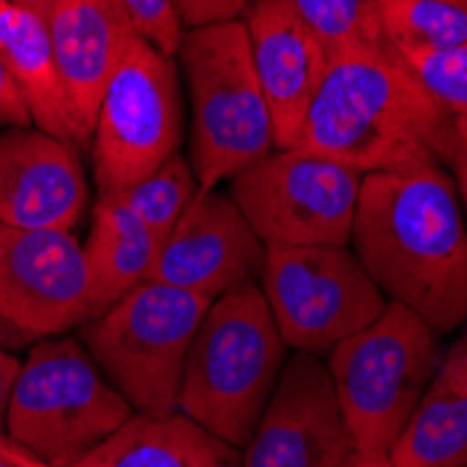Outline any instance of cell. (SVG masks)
<instances>
[{"label": "cell", "mask_w": 467, "mask_h": 467, "mask_svg": "<svg viewBox=\"0 0 467 467\" xmlns=\"http://www.w3.org/2000/svg\"><path fill=\"white\" fill-rule=\"evenodd\" d=\"M350 244L389 303L440 333L467 322V224L442 165L364 174Z\"/></svg>", "instance_id": "6da1fadb"}, {"label": "cell", "mask_w": 467, "mask_h": 467, "mask_svg": "<svg viewBox=\"0 0 467 467\" xmlns=\"http://www.w3.org/2000/svg\"><path fill=\"white\" fill-rule=\"evenodd\" d=\"M291 149L338 160L361 174L451 168L456 118L380 39L330 54Z\"/></svg>", "instance_id": "7a4b0ae2"}, {"label": "cell", "mask_w": 467, "mask_h": 467, "mask_svg": "<svg viewBox=\"0 0 467 467\" xmlns=\"http://www.w3.org/2000/svg\"><path fill=\"white\" fill-rule=\"evenodd\" d=\"M285 342L258 283L210 303L188 350L180 411L244 448L277 387Z\"/></svg>", "instance_id": "3957f363"}, {"label": "cell", "mask_w": 467, "mask_h": 467, "mask_svg": "<svg viewBox=\"0 0 467 467\" xmlns=\"http://www.w3.org/2000/svg\"><path fill=\"white\" fill-rule=\"evenodd\" d=\"M177 59L191 107L188 160L199 188L213 191L277 149L272 115L241 20L188 28Z\"/></svg>", "instance_id": "277c9868"}, {"label": "cell", "mask_w": 467, "mask_h": 467, "mask_svg": "<svg viewBox=\"0 0 467 467\" xmlns=\"http://www.w3.org/2000/svg\"><path fill=\"white\" fill-rule=\"evenodd\" d=\"M442 333L400 303L327 353L356 453H389L442 361Z\"/></svg>", "instance_id": "5b68a950"}, {"label": "cell", "mask_w": 467, "mask_h": 467, "mask_svg": "<svg viewBox=\"0 0 467 467\" xmlns=\"http://www.w3.org/2000/svg\"><path fill=\"white\" fill-rule=\"evenodd\" d=\"M135 414L81 342L46 336L28 348L6 409V437L48 467H70Z\"/></svg>", "instance_id": "8992f818"}, {"label": "cell", "mask_w": 467, "mask_h": 467, "mask_svg": "<svg viewBox=\"0 0 467 467\" xmlns=\"http://www.w3.org/2000/svg\"><path fill=\"white\" fill-rule=\"evenodd\" d=\"M207 296L146 280L81 325V345L138 414L180 411V387Z\"/></svg>", "instance_id": "52a82bcc"}, {"label": "cell", "mask_w": 467, "mask_h": 467, "mask_svg": "<svg viewBox=\"0 0 467 467\" xmlns=\"http://www.w3.org/2000/svg\"><path fill=\"white\" fill-rule=\"evenodd\" d=\"M185 101L177 57L157 51L138 31L101 93L90 132L93 182L99 193H123L180 154Z\"/></svg>", "instance_id": "ba28073f"}, {"label": "cell", "mask_w": 467, "mask_h": 467, "mask_svg": "<svg viewBox=\"0 0 467 467\" xmlns=\"http://www.w3.org/2000/svg\"><path fill=\"white\" fill-rule=\"evenodd\" d=\"M258 280L285 348L317 358L389 306L348 246H266Z\"/></svg>", "instance_id": "9c48e42d"}, {"label": "cell", "mask_w": 467, "mask_h": 467, "mask_svg": "<svg viewBox=\"0 0 467 467\" xmlns=\"http://www.w3.org/2000/svg\"><path fill=\"white\" fill-rule=\"evenodd\" d=\"M361 177L306 149H275L233 177L227 193L264 246H348Z\"/></svg>", "instance_id": "30bf717a"}, {"label": "cell", "mask_w": 467, "mask_h": 467, "mask_svg": "<svg viewBox=\"0 0 467 467\" xmlns=\"http://www.w3.org/2000/svg\"><path fill=\"white\" fill-rule=\"evenodd\" d=\"M0 317L31 338L90 322V283L73 233L0 222Z\"/></svg>", "instance_id": "8fae6325"}, {"label": "cell", "mask_w": 467, "mask_h": 467, "mask_svg": "<svg viewBox=\"0 0 467 467\" xmlns=\"http://www.w3.org/2000/svg\"><path fill=\"white\" fill-rule=\"evenodd\" d=\"M353 453L325 361L294 353L244 445L241 467H348Z\"/></svg>", "instance_id": "7c38bea8"}, {"label": "cell", "mask_w": 467, "mask_h": 467, "mask_svg": "<svg viewBox=\"0 0 467 467\" xmlns=\"http://www.w3.org/2000/svg\"><path fill=\"white\" fill-rule=\"evenodd\" d=\"M264 252L266 246L230 193L199 188L171 235L160 244L149 280L219 300L258 280Z\"/></svg>", "instance_id": "4fadbf2b"}, {"label": "cell", "mask_w": 467, "mask_h": 467, "mask_svg": "<svg viewBox=\"0 0 467 467\" xmlns=\"http://www.w3.org/2000/svg\"><path fill=\"white\" fill-rule=\"evenodd\" d=\"M90 204L81 151L48 132L0 130V222L73 233Z\"/></svg>", "instance_id": "5bb4252c"}, {"label": "cell", "mask_w": 467, "mask_h": 467, "mask_svg": "<svg viewBox=\"0 0 467 467\" xmlns=\"http://www.w3.org/2000/svg\"><path fill=\"white\" fill-rule=\"evenodd\" d=\"M241 23L272 115L275 146L291 149L325 76L330 51L291 0H249Z\"/></svg>", "instance_id": "9a60e30c"}, {"label": "cell", "mask_w": 467, "mask_h": 467, "mask_svg": "<svg viewBox=\"0 0 467 467\" xmlns=\"http://www.w3.org/2000/svg\"><path fill=\"white\" fill-rule=\"evenodd\" d=\"M46 26L76 115L93 132L101 93L135 28L120 0H57Z\"/></svg>", "instance_id": "2e32d148"}, {"label": "cell", "mask_w": 467, "mask_h": 467, "mask_svg": "<svg viewBox=\"0 0 467 467\" xmlns=\"http://www.w3.org/2000/svg\"><path fill=\"white\" fill-rule=\"evenodd\" d=\"M0 57L6 59L36 130L76 146L78 151L90 149V132L84 130L70 101L46 17L6 0L0 6Z\"/></svg>", "instance_id": "e0dca14e"}, {"label": "cell", "mask_w": 467, "mask_h": 467, "mask_svg": "<svg viewBox=\"0 0 467 467\" xmlns=\"http://www.w3.org/2000/svg\"><path fill=\"white\" fill-rule=\"evenodd\" d=\"M392 467H467V333L442 353L431 384L389 448Z\"/></svg>", "instance_id": "ac0fdd59"}, {"label": "cell", "mask_w": 467, "mask_h": 467, "mask_svg": "<svg viewBox=\"0 0 467 467\" xmlns=\"http://www.w3.org/2000/svg\"><path fill=\"white\" fill-rule=\"evenodd\" d=\"M70 467H241V453L182 411H135Z\"/></svg>", "instance_id": "d6986e66"}, {"label": "cell", "mask_w": 467, "mask_h": 467, "mask_svg": "<svg viewBox=\"0 0 467 467\" xmlns=\"http://www.w3.org/2000/svg\"><path fill=\"white\" fill-rule=\"evenodd\" d=\"M160 244L120 193H96L90 235L81 244L90 283V319L151 277Z\"/></svg>", "instance_id": "ffe728a7"}, {"label": "cell", "mask_w": 467, "mask_h": 467, "mask_svg": "<svg viewBox=\"0 0 467 467\" xmlns=\"http://www.w3.org/2000/svg\"><path fill=\"white\" fill-rule=\"evenodd\" d=\"M378 28L398 54L445 51L467 42V6L451 0H378Z\"/></svg>", "instance_id": "44dd1931"}, {"label": "cell", "mask_w": 467, "mask_h": 467, "mask_svg": "<svg viewBox=\"0 0 467 467\" xmlns=\"http://www.w3.org/2000/svg\"><path fill=\"white\" fill-rule=\"evenodd\" d=\"M196 193H199V180L191 168V160L180 151L171 160H165L154 174H149L132 188H126L120 196L135 210V216L149 227L157 244H162L171 235V230L177 227V222L182 219Z\"/></svg>", "instance_id": "7402d4cb"}, {"label": "cell", "mask_w": 467, "mask_h": 467, "mask_svg": "<svg viewBox=\"0 0 467 467\" xmlns=\"http://www.w3.org/2000/svg\"><path fill=\"white\" fill-rule=\"evenodd\" d=\"M291 4L330 54L384 39L378 28V0H291Z\"/></svg>", "instance_id": "603a6c76"}, {"label": "cell", "mask_w": 467, "mask_h": 467, "mask_svg": "<svg viewBox=\"0 0 467 467\" xmlns=\"http://www.w3.org/2000/svg\"><path fill=\"white\" fill-rule=\"evenodd\" d=\"M398 57L453 118H467V42L445 51H411Z\"/></svg>", "instance_id": "cb8c5ba5"}, {"label": "cell", "mask_w": 467, "mask_h": 467, "mask_svg": "<svg viewBox=\"0 0 467 467\" xmlns=\"http://www.w3.org/2000/svg\"><path fill=\"white\" fill-rule=\"evenodd\" d=\"M120 6L126 17H130L132 28L143 39H149L157 51L177 57L185 28L171 6V0H120Z\"/></svg>", "instance_id": "d4e9b609"}, {"label": "cell", "mask_w": 467, "mask_h": 467, "mask_svg": "<svg viewBox=\"0 0 467 467\" xmlns=\"http://www.w3.org/2000/svg\"><path fill=\"white\" fill-rule=\"evenodd\" d=\"M171 6L182 23V28H202L213 23L241 20L249 0H171Z\"/></svg>", "instance_id": "484cf974"}, {"label": "cell", "mask_w": 467, "mask_h": 467, "mask_svg": "<svg viewBox=\"0 0 467 467\" xmlns=\"http://www.w3.org/2000/svg\"><path fill=\"white\" fill-rule=\"evenodd\" d=\"M26 126H34L31 112L6 59L0 57V130H26Z\"/></svg>", "instance_id": "4316f807"}, {"label": "cell", "mask_w": 467, "mask_h": 467, "mask_svg": "<svg viewBox=\"0 0 467 467\" xmlns=\"http://www.w3.org/2000/svg\"><path fill=\"white\" fill-rule=\"evenodd\" d=\"M451 171L456 177V196L462 204V216L467 224V118H456V151L451 160Z\"/></svg>", "instance_id": "83f0119b"}, {"label": "cell", "mask_w": 467, "mask_h": 467, "mask_svg": "<svg viewBox=\"0 0 467 467\" xmlns=\"http://www.w3.org/2000/svg\"><path fill=\"white\" fill-rule=\"evenodd\" d=\"M20 358L9 350L0 348V440L6 437V409H9V395L15 387V378L20 372Z\"/></svg>", "instance_id": "f1b7e54d"}, {"label": "cell", "mask_w": 467, "mask_h": 467, "mask_svg": "<svg viewBox=\"0 0 467 467\" xmlns=\"http://www.w3.org/2000/svg\"><path fill=\"white\" fill-rule=\"evenodd\" d=\"M0 467H48V464L34 459L20 445H15L9 437H4L0 440Z\"/></svg>", "instance_id": "f546056e"}, {"label": "cell", "mask_w": 467, "mask_h": 467, "mask_svg": "<svg viewBox=\"0 0 467 467\" xmlns=\"http://www.w3.org/2000/svg\"><path fill=\"white\" fill-rule=\"evenodd\" d=\"M31 342H34L31 336H26L23 330H17L15 325H9L4 317H0V348L15 350V348H26V345H31Z\"/></svg>", "instance_id": "4dcf8cb0"}, {"label": "cell", "mask_w": 467, "mask_h": 467, "mask_svg": "<svg viewBox=\"0 0 467 467\" xmlns=\"http://www.w3.org/2000/svg\"><path fill=\"white\" fill-rule=\"evenodd\" d=\"M348 467H392L389 453H353Z\"/></svg>", "instance_id": "1f68e13d"}, {"label": "cell", "mask_w": 467, "mask_h": 467, "mask_svg": "<svg viewBox=\"0 0 467 467\" xmlns=\"http://www.w3.org/2000/svg\"><path fill=\"white\" fill-rule=\"evenodd\" d=\"M9 4L23 6V9H31V12H36L39 17H46V15L51 12V6L57 4V0H9Z\"/></svg>", "instance_id": "d6a6232c"}, {"label": "cell", "mask_w": 467, "mask_h": 467, "mask_svg": "<svg viewBox=\"0 0 467 467\" xmlns=\"http://www.w3.org/2000/svg\"><path fill=\"white\" fill-rule=\"evenodd\" d=\"M451 4H459V6H467V0H451Z\"/></svg>", "instance_id": "836d02e7"}, {"label": "cell", "mask_w": 467, "mask_h": 467, "mask_svg": "<svg viewBox=\"0 0 467 467\" xmlns=\"http://www.w3.org/2000/svg\"><path fill=\"white\" fill-rule=\"evenodd\" d=\"M4 4H6V0H0V6H4Z\"/></svg>", "instance_id": "e575fe53"}]
</instances>
